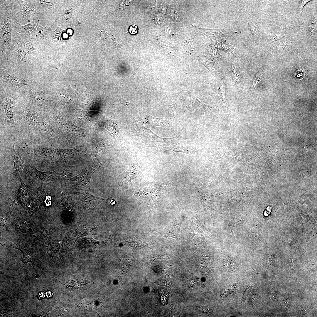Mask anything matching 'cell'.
<instances>
[{"label": "cell", "mask_w": 317, "mask_h": 317, "mask_svg": "<svg viewBox=\"0 0 317 317\" xmlns=\"http://www.w3.org/2000/svg\"><path fill=\"white\" fill-rule=\"evenodd\" d=\"M14 114L18 140L31 146L50 147L58 138L53 119L47 113L39 111L28 103L17 107Z\"/></svg>", "instance_id": "cell-1"}, {"label": "cell", "mask_w": 317, "mask_h": 317, "mask_svg": "<svg viewBox=\"0 0 317 317\" xmlns=\"http://www.w3.org/2000/svg\"><path fill=\"white\" fill-rule=\"evenodd\" d=\"M0 8V51L2 54L8 56L12 50V9L11 6L5 5L3 8Z\"/></svg>", "instance_id": "cell-2"}, {"label": "cell", "mask_w": 317, "mask_h": 317, "mask_svg": "<svg viewBox=\"0 0 317 317\" xmlns=\"http://www.w3.org/2000/svg\"><path fill=\"white\" fill-rule=\"evenodd\" d=\"M28 103L37 110L47 113L51 107V101L46 92L33 88L26 90Z\"/></svg>", "instance_id": "cell-3"}, {"label": "cell", "mask_w": 317, "mask_h": 317, "mask_svg": "<svg viewBox=\"0 0 317 317\" xmlns=\"http://www.w3.org/2000/svg\"><path fill=\"white\" fill-rule=\"evenodd\" d=\"M101 165L98 164L82 171L76 176L70 179L72 184L82 186L90 190V184L91 177L95 171L99 170Z\"/></svg>", "instance_id": "cell-4"}, {"label": "cell", "mask_w": 317, "mask_h": 317, "mask_svg": "<svg viewBox=\"0 0 317 317\" xmlns=\"http://www.w3.org/2000/svg\"><path fill=\"white\" fill-rule=\"evenodd\" d=\"M0 77L9 83L15 89H19L27 85L28 82L25 77L16 73L3 72H1Z\"/></svg>", "instance_id": "cell-5"}, {"label": "cell", "mask_w": 317, "mask_h": 317, "mask_svg": "<svg viewBox=\"0 0 317 317\" xmlns=\"http://www.w3.org/2000/svg\"><path fill=\"white\" fill-rule=\"evenodd\" d=\"M36 6L31 1H21L17 12L19 21L21 22L35 14Z\"/></svg>", "instance_id": "cell-6"}, {"label": "cell", "mask_w": 317, "mask_h": 317, "mask_svg": "<svg viewBox=\"0 0 317 317\" xmlns=\"http://www.w3.org/2000/svg\"><path fill=\"white\" fill-rule=\"evenodd\" d=\"M12 46L17 60L21 63L28 62L29 59V56L25 50L23 43H14Z\"/></svg>", "instance_id": "cell-7"}, {"label": "cell", "mask_w": 317, "mask_h": 317, "mask_svg": "<svg viewBox=\"0 0 317 317\" xmlns=\"http://www.w3.org/2000/svg\"><path fill=\"white\" fill-rule=\"evenodd\" d=\"M50 27L38 25L33 34L30 36L31 39L41 40L46 38L50 31Z\"/></svg>", "instance_id": "cell-8"}, {"label": "cell", "mask_w": 317, "mask_h": 317, "mask_svg": "<svg viewBox=\"0 0 317 317\" xmlns=\"http://www.w3.org/2000/svg\"><path fill=\"white\" fill-rule=\"evenodd\" d=\"M39 22V19L24 26H18L16 28L17 33L20 34H24L27 36H31L33 34L38 25Z\"/></svg>", "instance_id": "cell-9"}, {"label": "cell", "mask_w": 317, "mask_h": 317, "mask_svg": "<svg viewBox=\"0 0 317 317\" xmlns=\"http://www.w3.org/2000/svg\"><path fill=\"white\" fill-rule=\"evenodd\" d=\"M182 223L181 221H176L171 222L167 232V236L177 240L180 238L179 232Z\"/></svg>", "instance_id": "cell-10"}, {"label": "cell", "mask_w": 317, "mask_h": 317, "mask_svg": "<svg viewBox=\"0 0 317 317\" xmlns=\"http://www.w3.org/2000/svg\"><path fill=\"white\" fill-rule=\"evenodd\" d=\"M25 50L28 55L34 54L36 49V47L34 41L29 39H26L23 42Z\"/></svg>", "instance_id": "cell-11"}, {"label": "cell", "mask_w": 317, "mask_h": 317, "mask_svg": "<svg viewBox=\"0 0 317 317\" xmlns=\"http://www.w3.org/2000/svg\"><path fill=\"white\" fill-rule=\"evenodd\" d=\"M287 33L285 32H274L271 33L269 41L272 42L283 38L286 36Z\"/></svg>", "instance_id": "cell-12"}, {"label": "cell", "mask_w": 317, "mask_h": 317, "mask_svg": "<svg viewBox=\"0 0 317 317\" xmlns=\"http://www.w3.org/2000/svg\"><path fill=\"white\" fill-rule=\"evenodd\" d=\"M291 45V41L289 39H286L279 44L277 46V48L278 50L288 49L290 48Z\"/></svg>", "instance_id": "cell-13"}, {"label": "cell", "mask_w": 317, "mask_h": 317, "mask_svg": "<svg viewBox=\"0 0 317 317\" xmlns=\"http://www.w3.org/2000/svg\"><path fill=\"white\" fill-rule=\"evenodd\" d=\"M308 28L311 36L315 33L316 30V23L315 19H313L311 20L308 25Z\"/></svg>", "instance_id": "cell-14"}, {"label": "cell", "mask_w": 317, "mask_h": 317, "mask_svg": "<svg viewBox=\"0 0 317 317\" xmlns=\"http://www.w3.org/2000/svg\"><path fill=\"white\" fill-rule=\"evenodd\" d=\"M254 277H253L245 291L242 299V300L243 301H245L247 299L249 294L250 293L253 285L254 284Z\"/></svg>", "instance_id": "cell-15"}, {"label": "cell", "mask_w": 317, "mask_h": 317, "mask_svg": "<svg viewBox=\"0 0 317 317\" xmlns=\"http://www.w3.org/2000/svg\"><path fill=\"white\" fill-rule=\"evenodd\" d=\"M250 25L252 33L254 37L257 38L259 33V29L258 26L253 22H250Z\"/></svg>", "instance_id": "cell-16"}, {"label": "cell", "mask_w": 317, "mask_h": 317, "mask_svg": "<svg viewBox=\"0 0 317 317\" xmlns=\"http://www.w3.org/2000/svg\"><path fill=\"white\" fill-rule=\"evenodd\" d=\"M311 0H300L298 4V11L299 17L301 16L303 8L306 4Z\"/></svg>", "instance_id": "cell-17"}, {"label": "cell", "mask_w": 317, "mask_h": 317, "mask_svg": "<svg viewBox=\"0 0 317 317\" xmlns=\"http://www.w3.org/2000/svg\"><path fill=\"white\" fill-rule=\"evenodd\" d=\"M232 71L233 79L235 81L238 82L239 80L238 74L237 67L235 64L233 63L232 65Z\"/></svg>", "instance_id": "cell-18"}, {"label": "cell", "mask_w": 317, "mask_h": 317, "mask_svg": "<svg viewBox=\"0 0 317 317\" xmlns=\"http://www.w3.org/2000/svg\"><path fill=\"white\" fill-rule=\"evenodd\" d=\"M129 245L130 246L135 249H140L142 248L144 246L143 244L139 243L136 241H131L128 242Z\"/></svg>", "instance_id": "cell-19"}, {"label": "cell", "mask_w": 317, "mask_h": 317, "mask_svg": "<svg viewBox=\"0 0 317 317\" xmlns=\"http://www.w3.org/2000/svg\"><path fill=\"white\" fill-rule=\"evenodd\" d=\"M196 309L198 310L205 313H209L212 311L211 308L207 306H198Z\"/></svg>", "instance_id": "cell-20"}, {"label": "cell", "mask_w": 317, "mask_h": 317, "mask_svg": "<svg viewBox=\"0 0 317 317\" xmlns=\"http://www.w3.org/2000/svg\"><path fill=\"white\" fill-rule=\"evenodd\" d=\"M21 260L23 262L26 263L31 261V258L29 256L25 253H23V256L21 258Z\"/></svg>", "instance_id": "cell-21"}, {"label": "cell", "mask_w": 317, "mask_h": 317, "mask_svg": "<svg viewBox=\"0 0 317 317\" xmlns=\"http://www.w3.org/2000/svg\"><path fill=\"white\" fill-rule=\"evenodd\" d=\"M129 31L131 34H135L138 32V27L134 25H131L129 27Z\"/></svg>", "instance_id": "cell-22"}, {"label": "cell", "mask_w": 317, "mask_h": 317, "mask_svg": "<svg viewBox=\"0 0 317 317\" xmlns=\"http://www.w3.org/2000/svg\"><path fill=\"white\" fill-rule=\"evenodd\" d=\"M262 75V73L261 72L257 74L255 76L253 82L254 87L256 86L257 85V83L259 82Z\"/></svg>", "instance_id": "cell-23"}]
</instances>
